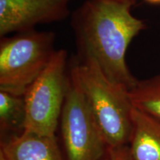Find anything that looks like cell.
<instances>
[{"mask_svg":"<svg viewBox=\"0 0 160 160\" xmlns=\"http://www.w3.org/2000/svg\"><path fill=\"white\" fill-rule=\"evenodd\" d=\"M136 0H86L71 16L78 59H92L112 82L130 91L138 79L125 61L130 43L145 29L131 14Z\"/></svg>","mask_w":160,"mask_h":160,"instance_id":"1","label":"cell"},{"mask_svg":"<svg viewBox=\"0 0 160 160\" xmlns=\"http://www.w3.org/2000/svg\"><path fill=\"white\" fill-rule=\"evenodd\" d=\"M71 63L108 151L128 145L134 108L128 90L110 81L93 59H79L75 56Z\"/></svg>","mask_w":160,"mask_h":160,"instance_id":"2","label":"cell"},{"mask_svg":"<svg viewBox=\"0 0 160 160\" xmlns=\"http://www.w3.org/2000/svg\"><path fill=\"white\" fill-rule=\"evenodd\" d=\"M55 33L31 31L0 40V91L24 96L55 53Z\"/></svg>","mask_w":160,"mask_h":160,"instance_id":"3","label":"cell"},{"mask_svg":"<svg viewBox=\"0 0 160 160\" xmlns=\"http://www.w3.org/2000/svg\"><path fill=\"white\" fill-rule=\"evenodd\" d=\"M60 126L68 160H102L107 154V145L71 62Z\"/></svg>","mask_w":160,"mask_h":160,"instance_id":"4","label":"cell"},{"mask_svg":"<svg viewBox=\"0 0 160 160\" xmlns=\"http://www.w3.org/2000/svg\"><path fill=\"white\" fill-rule=\"evenodd\" d=\"M68 65L67 51H56L45 69L27 90L24 95V131L55 137L67 91Z\"/></svg>","mask_w":160,"mask_h":160,"instance_id":"5","label":"cell"},{"mask_svg":"<svg viewBox=\"0 0 160 160\" xmlns=\"http://www.w3.org/2000/svg\"><path fill=\"white\" fill-rule=\"evenodd\" d=\"M71 0H0V37L33 30L68 17Z\"/></svg>","mask_w":160,"mask_h":160,"instance_id":"6","label":"cell"},{"mask_svg":"<svg viewBox=\"0 0 160 160\" xmlns=\"http://www.w3.org/2000/svg\"><path fill=\"white\" fill-rule=\"evenodd\" d=\"M4 160H64L55 137L24 131L1 142Z\"/></svg>","mask_w":160,"mask_h":160,"instance_id":"7","label":"cell"},{"mask_svg":"<svg viewBox=\"0 0 160 160\" xmlns=\"http://www.w3.org/2000/svg\"><path fill=\"white\" fill-rule=\"evenodd\" d=\"M128 147L131 160H160V121L133 108Z\"/></svg>","mask_w":160,"mask_h":160,"instance_id":"8","label":"cell"},{"mask_svg":"<svg viewBox=\"0 0 160 160\" xmlns=\"http://www.w3.org/2000/svg\"><path fill=\"white\" fill-rule=\"evenodd\" d=\"M26 108L24 96L0 91V128L2 133L19 135L25 131ZM12 136V137H13Z\"/></svg>","mask_w":160,"mask_h":160,"instance_id":"9","label":"cell"},{"mask_svg":"<svg viewBox=\"0 0 160 160\" xmlns=\"http://www.w3.org/2000/svg\"><path fill=\"white\" fill-rule=\"evenodd\" d=\"M129 96L136 109L160 121V74L138 80Z\"/></svg>","mask_w":160,"mask_h":160,"instance_id":"10","label":"cell"},{"mask_svg":"<svg viewBox=\"0 0 160 160\" xmlns=\"http://www.w3.org/2000/svg\"><path fill=\"white\" fill-rule=\"evenodd\" d=\"M102 160H131L128 147L125 146L121 148L108 150L107 154Z\"/></svg>","mask_w":160,"mask_h":160,"instance_id":"11","label":"cell"},{"mask_svg":"<svg viewBox=\"0 0 160 160\" xmlns=\"http://www.w3.org/2000/svg\"><path fill=\"white\" fill-rule=\"evenodd\" d=\"M145 1L147 2L150 4H153V5H158V4H160V0H145Z\"/></svg>","mask_w":160,"mask_h":160,"instance_id":"12","label":"cell"},{"mask_svg":"<svg viewBox=\"0 0 160 160\" xmlns=\"http://www.w3.org/2000/svg\"><path fill=\"white\" fill-rule=\"evenodd\" d=\"M115 1H119V2H130V1H134V0H115Z\"/></svg>","mask_w":160,"mask_h":160,"instance_id":"13","label":"cell"}]
</instances>
